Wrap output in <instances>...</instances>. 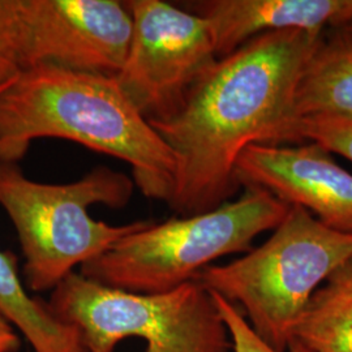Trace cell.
<instances>
[{
    "label": "cell",
    "instance_id": "obj_1",
    "mask_svg": "<svg viewBox=\"0 0 352 352\" xmlns=\"http://www.w3.org/2000/svg\"><path fill=\"white\" fill-rule=\"evenodd\" d=\"M324 38L302 30L252 38L217 60L173 118L151 123L175 157L171 210L187 217L230 201L243 151L294 144L295 89Z\"/></svg>",
    "mask_w": 352,
    "mask_h": 352
},
{
    "label": "cell",
    "instance_id": "obj_2",
    "mask_svg": "<svg viewBox=\"0 0 352 352\" xmlns=\"http://www.w3.org/2000/svg\"><path fill=\"white\" fill-rule=\"evenodd\" d=\"M74 141L126 162L141 193L166 204L174 153L126 98L115 76L36 64L0 91V162L19 164L38 139Z\"/></svg>",
    "mask_w": 352,
    "mask_h": 352
},
{
    "label": "cell",
    "instance_id": "obj_3",
    "mask_svg": "<svg viewBox=\"0 0 352 352\" xmlns=\"http://www.w3.org/2000/svg\"><path fill=\"white\" fill-rule=\"evenodd\" d=\"M273 235L243 257L210 265L193 278L243 309L253 331L274 351L287 352L314 294L352 258V234L289 206Z\"/></svg>",
    "mask_w": 352,
    "mask_h": 352
},
{
    "label": "cell",
    "instance_id": "obj_4",
    "mask_svg": "<svg viewBox=\"0 0 352 352\" xmlns=\"http://www.w3.org/2000/svg\"><path fill=\"white\" fill-rule=\"evenodd\" d=\"M129 176L98 166L67 184L39 183L19 164L0 162V206L8 214L25 258L28 289L45 292L148 221L110 225L90 217L89 208L126 206L135 190Z\"/></svg>",
    "mask_w": 352,
    "mask_h": 352
},
{
    "label": "cell",
    "instance_id": "obj_5",
    "mask_svg": "<svg viewBox=\"0 0 352 352\" xmlns=\"http://www.w3.org/2000/svg\"><path fill=\"white\" fill-rule=\"evenodd\" d=\"M289 205L265 189L244 187L239 199L206 213L148 223L81 266L103 286L136 294H162L193 280L213 261L251 251L254 239L274 230Z\"/></svg>",
    "mask_w": 352,
    "mask_h": 352
},
{
    "label": "cell",
    "instance_id": "obj_6",
    "mask_svg": "<svg viewBox=\"0 0 352 352\" xmlns=\"http://www.w3.org/2000/svg\"><path fill=\"white\" fill-rule=\"evenodd\" d=\"M51 314L80 334L87 352H113L128 337L146 352H230L213 295L197 280L162 294H136L71 273L51 291Z\"/></svg>",
    "mask_w": 352,
    "mask_h": 352
},
{
    "label": "cell",
    "instance_id": "obj_7",
    "mask_svg": "<svg viewBox=\"0 0 352 352\" xmlns=\"http://www.w3.org/2000/svg\"><path fill=\"white\" fill-rule=\"evenodd\" d=\"M132 37L115 76L126 98L149 122H164L217 63L208 21L164 0H126Z\"/></svg>",
    "mask_w": 352,
    "mask_h": 352
},
{
    "label": "cell",
    "instance_id": "obj_8",
    "mask_svg": "<svg viewBox=\"0 0 352 352\" xmlns=\"http://www.w3.org/2000/svg\"><path fill=\"white\" fill-rule=\"evenodd\" d=\"M23 10L29 67L51 64L104 76L122 69L132 37L126 1L23 0Z\"/></svg>",
    "mask_w": 352,
    "mask_h": 352
},
{
    "label": "cell",
    "instance_id": "obj_9",
    "mask_svg": "<svg viewBox=\"0 0 352 352\" xmlns=\"http://www.w3.org/2000/svg\"><path fill=\"white\" fill-rule=\"evenodd\" d=\"M235 182L239 189H265L325 226L352 234V174L316 142L251 145L240 154Z\"/></svg>",
    "mask_w": 352,
    "mask_h": 352
},
{
    "label": "cell",
    "instance_id": "obj_10",
    "mask_svg": "<svg viewBox=\"0 0 352 352\" xmlns=\"http://www.w3.org/2000/svg\"><path fill=\"white\" fill-rule=\"evenodd\" d=\"M189 8L208 21L218 59L269 32L352 25V0H206Z\"/></svg>",
    "mask_w": 352,
    "mask_h": 352
},
{
    "label": "cell",
    "instance_id": "obj_11",
    "mask_svg": "<svg viewBox=\"0 0 352 352\" xmlns=\"http://www.w3.org/2000/svg\"><path fill=\"white\" fill-rule=\"evenodd\" d=\"M316 116L352 119V34L344 29L322 39L295 89V122Z\"/></svg>",
    "mask_w": 352,
    "mask_h": 352
},
{
    "label": "cell",
    "instance_id": "obj_12",
    "mask_svg": "<svg viewBox=\"0 0 352 352\" xmlns=\"http://www.w3.org/2000/svg\"><path fill=\"white\" fill-rule=\"evenodd\" d=\"M0 314L23 333L34 352H87L80 334L30 298L17 274L16 257L0 251Z\"/></svg>",
    "mask_w": 352,
    "mask_h": 352
},
{
    "label": "cell",
    "instance_id": "obj_13",
    "mask_svg": "<svg viewBox=\"0 0 352 352\" xmlns=\"http://www.w3.org/2000/svg\"><path fill=\"white\" fill-rule=\"evenodd\" d=\"M294 340L316 352H352V258L314 294Z\"/></svg>",
    "mask_w": 352,
    "mask_h": 352
},
{
    "label": "cell",
    "instance_id": "obj_14",
    "mask_svg": "<svg viewBox=\"0 0 352 352\" xmlns=\"http://www.w3.org/2000/svg\"><path fill=\"white\" fill-rule=\"evenodd\" d=\"M28 51L23 0H0V88L29 67Z\"/></svg>",
    "mask_w": 352,
    "mask_h": 352
},
{
    "label": "cell",
    "instance_id": "obj_15",
    "mask_svg": "<svg viewBox=\"0 0 352 352\" xmlns=\"http://www.w3.org/2000/svg\"><path fill=\"white\" fill-rule=\"evenodd\" d=\"M291 135L294 144L316 142L330 153H337L352 162V119L316 116L296 120Z\"/></svg>",
    "mask_w": 352,
    "mask_h": 352
},
{
    "label": "cell",
    "instance_id": "obj_16",
    "mask_svg": "<svg viewBox=\"0 0 352 352\" xmlns=\"http://www.w3.org/2000/svg\"><path fill=\"white\" fill-rule=\"evenodd\" d=\"M212 292V291H210ZM215 305L226 324L232 351L234 352H277L267 346L252 329L244 315L238 307L227 302L222 296L212 292ZM289 352H316L307 347L300 340H292L289 342Z\"/></svg>",
    "mask_w": 352,
    "mask_h": 352
},
{
    "label": "cell",
    "instance_id": "obj_17",
    "mask_svg": "<svg viewBox=\"0 0 352 352\" xmlns=\"http://www.w3.org/2000/svg\"><path fill=\"white\" fill-rule=\"evenodd\" d=\"M21 340L12 324L0 314V352H19Z\"/></svg>",
    "mask_w": 352,
    "mask_h": 352
},
{
    "label": "cell",
    "instance_id": "obj_18",
    "mask_svg": "<svg viewBox=\"0 0 352 352\" xmlns=\"http://www.w3.org/2000/svg\"><path fill=\"white\" fill-rule=\"evenodd\" d=\"M343 29H344V30H347V32H349V33H351V34H352V25L347 26V28H343Z\"/></svg>",
    "mask_w": 352,
    "mask_h": 352
},
{
    "label": "cell",
    "instance_id": "obj_19",
    "mask_svg": "<svg viewBox=\"0 0 352 352\" xmlns=\"http://www.w3.org/2000/svg\"><path fill=\"white\" fill-rule=\"evenodd\" d=\"M10 84H11V82H10ZM10 84H8V85H10ZM6 87H7V85H6ZM6 87H3V88H0V91H1V90H3V89L6 88Z\"/></svg>",
    "mask_w": 352,
    "mask_h": 352
}]
</instances>
